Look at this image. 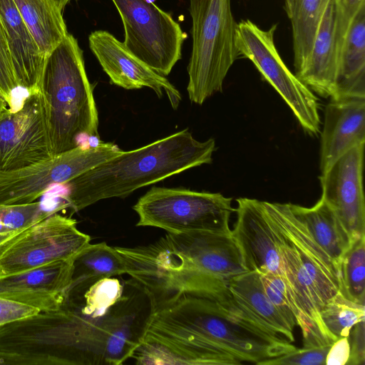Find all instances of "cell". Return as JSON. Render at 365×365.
Wrapping results in <instances>:
<instances>
[{"label": "cell", "instance_id": "obj_1", "mask_svg": "<svg viewBox=\"0 0 365 365\" xmlns=\"http://www.w3.org/2000/svg\"><path fill=\"white\" fill-rule=\"evenodd\" d=\"M215 140L195 139L183 129L139 148L123 151L62 184L55 210L78 212L100 200L125 197L136 190L212 161Z\"/></svg>", "mask_w": 365, "mask_h": 365}, {"label": "cell", "instance_id": "obj_2", "mask_svg": "<svg viewBox=\"0 0 365 365\" xmlns=\"http://www.w3.org/2000/svg\"><path fill=\"white\" fill-rule=\"evenodd\" d=\"M264 204L277 232L282 277L300 314L303 346L331 345L336 339L324 326L320 312L339 292L338 269L289 203Z\"/></svg>", "mask_w": 365, "mask_h": 365}, {"label": "cell", "instance_id": "obj_3", "mask_svg": "<svg viewBox=\"0 0 365 365\" xmlns=\"http://www.w3.org/2000/svg\"><path fill=\"white\" fill-rule=\"evenodd\" d=\"M53 156L80 145L83 137L98 138L93 86L83 51L68 34L47 56L40 82Z\"/></svg>", "mask_w": 365, "mask_h": 365}, {"label": "cell", "instance_id": "obj_4", "mask_svg": "<svg viewBox=\"0 0 365 365\" xmlns=\"http://www.w3.org/2000/svg\"><path fill=\"white\" fill-rule=\"evenodd\" d=\"M189 11L192 49L187 91L191 102L202 105L222 92L230 68L240 57L235 44L237 24L230 0H190Z\"/></svg>", "mask_w": 365, "mask_h": 365}, {"label": "cell", "instance_id": "obj_5", "mask_svg": "<svg viewBox=\"0 0 365 365\" xmlns=\"http://www.w3.org/2000/svg\"><path fill=\"white\" fill-rule=\"evenodd\" d=\"M232 197L220 192L152 187L133 207L136 226L153 227L168 233L230 231Z\"/></svg>", "mask_w": 365, "mask_h": 365}, {"label": "cell", "instance_id": "obj_6", "mask_svg": "<svg viewBox=\"0 0 365 365\" xmlns=\"http://www.w3.org/2000/svg\"><path fill=\"white\" fill-rule=\"evenodd\" d=\"M277 27L273 24L264 30L248 19L238 23L235 44L239 56L253 63L289 107L302 129L317 135L321 124L318 98L282 59L274 40Z\"/></svg>", "mask_w": 365, "mask_h": 365}, {"label": "cell", "instance_id": "obj_7", "mask_svg": "<svg viewBox=\"0 0 365 365\" xmlns=\"http://www.w3.org/2000/svg\"><path fill=\"white\" fill-rule=\"evenodd\" d=\"M125 29V48L163 76L181 58L187 38L171 15L150 0H112Z\"/></svg>", "mask_w": 365, "mask_h": 365}, {"label": "cell", "instance_id": "obj_8", "mask_svg": "<svg viewBox=\"0 0 365 365\" xmlns=\"http://www.w3.org/2000/svg\"><path fill=\"white\" fill-rule=\"evenodd\" d=\"M123 151L111 143L80 145L24 168L0 171V205L34 202L52 185L64 184Z\"/></svg>", "mask_w": 365, "mask_h": 365}, {"label": "cell", "instance_id": "obj_9", "mask_svg": "<svg viewBox=\"0 0 365 365\" xmlns=\"http://www.w3.org/2000/svg\"><path fill=\"white\" fill-rule=\"evenodd\" d=\"M91 237L77 227L76 220L51 214L0 247V273L9 274L58 261L73 260Z\"/></svg>", "mask_w": 365, "mask_h": 365}, {"label": "cell", "instance_id": "obj_10", "mask_svg": "<svg viewBox=\"0 0 365 365\" xmlns=\"http://www.w3.org/2000/svg\"><path fill=\"white\" fill-rule=\"evenodd\" d=\"M43 98L28 92L18 110L0 119V171L24 168L53 158Z\"/></svg>", "mask_w": 365, "mask_h": 365}, {"label": "cell", "instance_id": "obj_11", "mask_svg": "<svg viewBox=\"0 0 365 365\" xmlns=\"http://www.w3.org/2000/svg\"><path fill=\"white\" fill-rule=\"evenodd\" d=\"M364 145L346 152L319 178L321 197L334 212L352 243L365 236Z\"/></svg>", "mask_w": 365, "mask_h": 365}, {"label": "cell", "instance_id": "obj_12", "mask_svg": "<svg viewBox=\"0 0 365 365\" xmlns=\"http://www.w3.org/2000/svg\"><path fill=\"white\" fill-rule=\"evenodd\" d=\"M168 247L190 270L227 282L248 272L230 231L168 233Z\"/></svg>", "mask_w": 365, "mask_h": 365}, {"label": "cell", "instance_id": "obj_13", "mask_svg": "<svg viewBox=\"0 0 365 365\" xmlns=\"http://www.w3.org/2000/svg\"><path fill=\"white\" fill-rule=\"evenodd\" d=\"M237 220L232 230L247 271L282 276L276 228L264 201L247 197L236 200Z\"/></svg>", "mask_w": 365, "mask_h": 365}, {"label": "cell", "instance_id": "obj_14", "mask_svg": "<svg viewBox=\"0 0 365 365\" xmlns=\"http://www.w3.org/2000/svg\"><path fill=\"white\" fill-rule=\"evenodd\" d=\"M88 42L112 83L128 90L147 87L159 98L165 93L173 108H178L182 99L178 90L165 76L132 55L110 33L95 31L89 35Z\"/></svg>", "mask_w": 365, "mask_h": 365}, {"label": "cell", "instance_id": "obj_15", "mask_svg": "<svg viewBox=\"0 0 365 365\" xmlns=\"http://www.w3.org/2000/svg\"><path fill=\"white\" fill-rule=\"evenodd\" d=\"M73 260L0 273V296L46 312L62 307L72 283Z\"/></svg>", "mask_w": 365, "mask_h": 365}, {"label": "cell", "instance_id": "obj_16", "mask_svg": "<svg viewBox=\"0 0 365 365\" xmlns=\"http://www.w3.org/2000/svg\"><path fill=\"white\" fill-rule=\"evenodd\" d=\"M365 144V96L330 98L321 132L319 168L325 173L344 154Z\"/></svg>", "mask_w": 365, "mask_h": 365}, {"label": "cell", "instance_id": "obj_17", "mask_svg": "<svg viewBox=\"0 0 365 365\" xmlns=\"http://www.w3.org/2000/svg\"><path fill=\"white\" fill-rule=\"evenodd\" d=\"M1 20L19 87L39 90L46 56L42 54L14 0H0Z\"/></svg>", "mask_w": 365, "mask_h": 365}, {"label": "cell", "instance_id": "obj_18", "mask_svg": "<svg viewBox=\"0 0 365 365\" xmlns=\"http://www.w3.org/2000/svg\"><path fill=\"white\" fill-rule=\"evenodd\" d=\"M339 64L334 4L330 0L318 26L307 64L297 77L313 93L330 98L336 92Z\"/></svg>", "mask_w": 365, "mask_h": 365}, {"label": "cell", "instance_id": "obj_19", "mask_svg": "<svg viewBox=\"0 0 365 365\" xmlns=\"http://www.w3.org/2000/svg\"><path fill=\"white\" fill-rule=\"evenodd\" d=\"M227 287L233 298L267 330L294 341V329L267 296L259 274L248 271L230 279Z\"/></svg>", "mask_w": 365, "mask_h": 365}, {"label": "cell", "instance_id": "obj_20", "mask_svg": "<svg viewBox=\"0 0 365 365\" xmlns=\"http://www.w3.org/2000/svg\"><path fill=\"white\" fill-rule=\"evenodd\" d=\"M289 206L339 272L341 258L352 242L334 212L322 197L310 207L292 203Z\"/></svg>", "mask_w": 365, "mask_h": 365}, {"label": "cell", "instance_id": "obj_21", "mask_svg": "<svg viewBox=\"0 0 365 365\" xmlns=\"http://www.w3.org/2000/svg\"><path fill=\"white\" fill-rule=\"evenodd\" d=\"M365 96V9L353 21L343 44L333 96Z\"/></svg>", "mask_w": 365, "mask_h": 365}, {"label": "cell", "instance_id": "obj_22", "mask_svg": "<svg viewBox=\"0 0 365 365\" xmlns=\"http://www.w3.org/2000/svg\"><path fill=\"white\" fill-rule=\"evenodd\" d=\"M43 55L47 56L68 34L54 0H14Z\"/></svg>", "mask_w": 365, "mask_h": 365}, {"label": "cell", "instance_id": "obj_23", "mask_svg": "<svg viewBox=\"0 0 365 365\" xmlns=\"http://www.w3.org/2000/svg\"><path fill=\"white\" fill-rule=\"evenodd\" d=\"M292 29L296 76L306 67L322 15L330 0H284Z\"/></svg>", "mask_w": 365, "mask_h": 365}, {"label": "cell", "instance_id": "obj_24", "mask_svg": "<svg viewBox=\"0 0 365 365\" xmlns=\"http://www.w3.org/2000/svg\"><path fill=\"white\" fill-rule=\"evenodd\" d=\"M71 284L91 278H104L126 274L121 257L115 247L102 242L89 244L73 259Z\"/></svg>", "mask_w": 365, "mask_h": 365}, {"label": "cell", "instance_id": "obj_25", "mask_svg": "<svg viewBox=\"0 0 365 365\" xmlns=\"http://www.w3.org/2000/svg\"><path fill=\"white\" fill-rule=\"evenodd\" d=\"M339 292L347 299L365 302V236L354 242L339 267Z\"/></svg>", "mask_w": 365, "mask_h": 365}, {"label": "cell", "instance_id": "obj_26", "mask_svg": "<svg viewBox=\"0 0 365 365\" xmlns=\"http://www.w3.org/2000/svg\"><path fill=\"white\" fill-rule=\"evenodd\" d=\"M320 316L327 329L337 339L348 336L353 327L364 320L365 307L338 292L322 308Z\"/></svg>", "mask_w": 365, "mask_h": 365}, {"label": "cell", "instance_id": "obj_27", "mask_svg": "<svg viewBox=\"0 0 365 365\" xmlns=\"http://www.w3.org/2000/svg\"><path fill=\"white\" fill-rule=\"evenodd\" d=\"M42 202L24 204L0 205V222L8 230L21 232L48 215Z\"/></svg>", "mask_w": 365, "mask_h": 365}, {"label": "cell", "instance_id": "obj_28", "mask_svg": "<svg viewBox=\"0 0 365 365\" xmlns=\"http://www.w3.org/2000/svg\"><path fill=\"white\" fill-rule=\"evenodd\" d=\"M259 276L269 300L293 329L296 326L299 327L301 322L300 314L289 295L283 277L271 273L259 274Z\"/></svg>", "mask_w": 365, "mask_h": 365}, {"label": "cell", "instance_id": "obj_29", "mask_svg": "<svg viewBox=\"0 0 365 365\" xmlns=\"http://www.w3.org/2000/svg\"><path fill=\"white\" fill-rule=\"evenodd\" d=\"M331 345L303 346L287 354L264 360L257 365H325Z\"/></svg>", "mask_w": 365, "mask_h": 365}, {"label": "cell", "instance_id": "obj_30", "mask_svg": "<svg viewBox=\"0 0 365 365\" xmlns=\"http://www.w3.org/2000/svg\"><path fill=\"white\" fill-rule=\"evenodd\" d=\"M19 87L5 31L0 19V95L10 107L13 104L14 92Z\"/></svg>", "mask_w": 365, "mask_h": 365}, {"label": "cell", "instance_id": "obj_31", "mask_svg": "<svg viewBox=\"0 0 365 365\" xmlns=\"http://www.w3.org/2000/svg\"><path fill=\"white\" fill-rule=\"evenodd\" d=\"M334 4L336 43L340 58L346 34L356 15L365 9V0H334Z\"/></svg>", "mask_w": 365, "mask_h": 365}, {"label": "cell", "instance_id": "obj_32", "mask_svg": "<svg viewBox=\"0 0 365 365\" xmlns=\"http://www.w3.org/2000/svg\"><path fill=\"white\" fill-rule=\"evenodd\" d=\"M39 312L36 308L0 296V327Z\"/></svg>", "mask_w": 365, "mask_h": 365}, {"label": "cell", "instance_id": "obj_33", "mask_svg": "<svg viewBox=\"0 0 365 365\" xmlns=\"http://www.w3.org/2000/svg\"><path fill=\"white\" fill-rule=\"evenodd\" d=\"M348 338L350 344V356L346 364L364 365V320L353 327Z\"/></svg>", "mask_w": 365, "mask_h": 365}, {"label": "cell", "instance_id": "obj_34", "mask_svg": "<svg viewBox=\"0 0 365 365\" xmlns=\"http://www.w3.org/2000/svg\"><path fill=\"white\" fill-rule=\"evenodd\" d=\"M350 356V344L348 336L337 339L330 346L326 365H345Z\"/></svg>", "mask_w": 365, "mask_h": 365}, {"label": "cell", "instance_id": "obj_35", "mask_svg": "<svg viewBox=\"0 0 365 365\" xmlns=\"http://www.w3.org/2000/svg\"><path fill=\"white\" fill-rule=\"evenodd\" d=\"M28 365L26 360L19 356L0 351V365Z\"/></svg>", "mask_w": 365, "mask_h": 365}, {"label": "cell", "instance_id": "obj_36", "mask_svg": "<svg viewBox=\"0 0 365 365\" xmlns=\"http://www.w3.org/2000/svg\"><path fill=\"white\" fill-rule=\"evenodd\" d=\"M7 103L3 97L0 95V119L4 115V114L9 110L7 108Z\"/></svg>", "mask_w": 365, "mask_h": 365}, {"label": "cell", "instance_id": "obj_37", "mask_svg": "<svg viewBox=\"0 0 365 365\" xmlns=\"http://www.w3.org/2000/svg\"><path fill=\"white\" fill-rule=\"evenodd\" d=\"M61 11H63L66 4L71 0H54Z\"/></svg>", "mask_w": 365, "mask_h": 365}]
</instances>
